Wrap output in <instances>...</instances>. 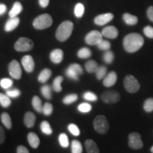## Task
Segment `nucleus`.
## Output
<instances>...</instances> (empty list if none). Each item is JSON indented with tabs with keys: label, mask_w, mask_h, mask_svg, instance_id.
<instances>
[{
	"label": "nucleus",
	"mask_w": 153,
	"mask_h": 153,
	"mask_svg": "<svg viewBox=\"0 0 153 153\" xmlns=\"http://www.w3.org/2000/svg\"><path fill=\"white\" fill-rule=\"evenodd\" d=\"M147 16L150 22H153V6H150L147 10Z\"/></svg>",
	"instance_id": "nucleus-47"
},
{
	"label": "nucleus",
	"mask_w": 153,
	"mask_h": 153,
	"mask_svg": "<svg viewBox=\"0 0 153 153\" xmlns=\"http://www.w3.org/2000/svg\"><path fill=\"white\" fill-rule=\"evenodd\" d=\"M22 64L24 70L27 72H32L35 68V62L33 58L29 55H25L22 59Z\"/></svg>",
	"instance_id": "nucleus-12"
},
{
	"label": "nucleus",
	"mask_w": 153,
	"mask_h": 153,
	"mask_svg": "<svg viewBox=\"0 0 153 153\" xmlns=\"http://www.w3.org/2000/svg\"><path fill=\"white\" fill-rule=\"evenodd\" d=\"M63 81V77L62 76H58L54 79L53 83V89L56 92H60L62 91V88L61 84Z\"/></svg>",
	"instance_id": "nucleus-27"
},
{
	"label": "nucleus",
	"mask_w": 153,
	"mask_h": 153,
	"mask_svg": "<svg viewBox=\"0 0 153 153\" xmlns=\"http://www.w3.org/2000/svg\"><path fill=\"white\" fill-rule=\"evenodd\" d=\"M114 53H113L112 51H109V50H108V51H106V52L104 53V55H103V60H104V62H106V64H111V63L114 61Z\"/></svg>",
	"instance_id": "nucleus-38"
},
{
	"label": "nucleus",
	"mask_w": 153,
	"mask_h": 153,
	"mask_svg": "<svg viewBox=\"0 0 153 153\" xmlns=\"http://www.w3.org/2000/svg\"><path fill=\"white\" fill-rule=\"evenodd\" d=\"M41 94L46 99H52V93H51V87L49 85H44L41 89Z\"/></svg>",
	"instance_id": "nucleus-34"
},
{
	"label": "nucleus",
	"mask_w": 153,
	"mask_h": 153,
	"mask_svg": "<svg viewBox=\"0 0 153 153\" xmlns=\"http://www.w3.org/2000/svg\"><path fill=\"white\" fill-rule=\"evenodd\" d=\"M5 140V132L4 131L3 128L0 126V145H1L4 142Z\"/></svg>",
	"instance_id": "nucleus-49"
},
{
	"label": "nucleus",
	"mask_w": 153,
	"mask_h": 153,
	"mask_svg": "<svg viewBox=\"0 0 153 153\" xmlns=\"http://www.w3.org/2000/svg\"><path fill=\"white\" fill-rule=\"evenodd\" d=\"M123 19L124 22L129 26H134V25L137 24L138 22V19L136 16H134L129 13H125L123 15Z\"/></svg>",
	"instance_id": "nucleus-22"
},
{
	"label": "nucleus",
	"mask_w": 153,
	"mask_h": 153,
	"mask_svg": "<svg viewBox=\"0 0 153 153\" xmlns=\"http://www.w3.org/2000/svg\"><path fill=\"white\" fill-rule=\"evenodd\" d=\"M39 1V4L43 8H45L49 4L50 0H38Z\"/></svg>",
	"instance_id": "nucleus-50"
},
{
	"label": "nucleus",
	"mask_w": 153,
	"mask_h": 153,
	"mask_svg": "<svg viewBox=\"0 0 153 153\" xmlns=\"http://www.w3.org/2000/svg\"><path fill=\"white\" fill-rule=\"evenodd\" d=\"M99 66L97 62L93 60L87 61V62L85 63V69L86 70H87V72H89V73H94V72H96Z\"/></svg>",
	"instance_id": "nucleus-24"
},
{
	"label": "nucleus",
	"mask_w": 153,
	"mask_h": 153,
	"mask_svg": "<svg viewBox=\"0 0 153 153\" xmlns=\"http://www.w3.org/2000/svg\"><path fill=\"white\" fill-rule=\"evenodd\" d=\"M128 146L133 150H139L143 147L141 135L138 133L133 132L128 135Z\"/></svg>",
	"instance_id": "nucleus-8"
},
{
	"label": "nucleus",
	"mask_w": 153,
	"mask_h": 153,
	"mask_svg": "<svg viewBox=\"0 0 153 153\" xmlns=\"http://www.w3.org/2000/svg\"><path fill=\"white\" fill-rule=\"evenodd\" d=\"M106 72H107V68L104 65L99 67L98 69H97V70L95 72L96 76H97V79L100 80V79H104L106 75Z\"/></svg>",
	"instance_id": "nucleus-33"
},
{
	"label": "nucleus",
	"mask_w": 153,
	"mask_h": 153,
	"mask_svg": "<svg viewBox=\"0 0 153 153\" xmlns=\"http://www.w3.org/2000/svg\"><path fill=\"white\" fill-rule=\"evenodd\" d=\"M117 81V74L116 72L112 71L110 72L108 74H106V76L104 77L103 84L105 87H110L114 86Z\"/></svg>",
	"instance_id": "nucleus-16"
},
{
	"label": "nucleus",
	"mask_w": 153,
	"mask_h": 153,
	"mask_svg": "<svg viewBox=\"0 0 153 153\" xmlns=\"http://www.w3.org/2000/svg\"><path fill=\"white\" fill-rule=\"evenodd\" d=\"M99 49L101 50V51H108L111 48V43L109 41H106V40H102L98 45H97Z\"/></svg>",
	"instance_id": "nucleus-42"
},
{
	"label": "nucleus",
	"mask_w": 153,
	"mask_h": 153,
	"mask_svg": "<svg viewBox=\"0 0 153 153\" xmlns=\"http://www.w3.org/2000/svg\"><path fill=\"white\" fill-rule=\"evenodd\" d=\"M68 130L74 136H78L80 134V131L78 126L74 123H71L68 126Z\"/></svg>",
	"instance_id": "nucleus-44"
},
{
	"label": "nucleus",
	"mask_w": 153,
	"mask_h": 153,
	"mask_svg": "<svg viewBox=\"0 0 153 153\" xmlns=\"http://www.w3.org/2000/svg\"><path fill=\"white\" fill-rule=\"evenodd\" d=\"M85 145L87 153H99V149L97 143L92 140H87Z\"/></svg>",
	"instance_id": "nucleus-20"
},
{
	"label": "nucleus",
	"mask_w": 153,
	"mask_h": 153,
	"mask_svg": "<svg viewBox=\"0 0 153 153\" xmlns=\"http://www.w3.org/2000/svg\"><path fill=\"white\" fill-rule=\"evenodd\" d=\"M19 22H20V19L17 16L10 18L6 23L4 26V30L7 32L12 31L13 30H14L19 26Z\"/></svg>",
	"instance_id": "nucleus-17"
},
{
	"label": "nucleus",
	"mask_w": 153,
	"mask_h": 153,
	"mask_svg": "<svg viewBox=\"0 0 153 153\" xmlns=\"http://www.w3.org/2000/svg\"><path fill=\"white\" fill-rule=\"evenodd\" d=\"M22 9H23V7H22V4L20 2H18V1H16V2H15L14 4L13 7L11 8L10 11H9V16H10L11 18L17 16L21 12H22Z\"/></svg>",
	"instance_id": "nucleus-23"
},
{
	"label": "nucleus",
	"mask_w": 153,
	"mask_h": 153,
	"mask_svg": "<svg viewBox=\"0 0 153 153\" xmlns=\"http://www.w3.org/2000/svg\"><path fill=\"white\" fill-rule=\"evenodd\" d=\"M53 24V19L51 15L43 14L40 15L34 19L33 27L37 30H43L49 28Z\"/></svg>",
	"instance_id": "nucleus-3"
},
{
	"label": "nucleus",
	"mask_w": 153,
	"mask_h": 153,
	"mask_svg": "<svg viewBox=\"0 0 153 153\" xmlns=\"http://www.w3.org/2000/svg\"><path fill=\"white\" fill-rule=\"evenodd\" d=\"M74 15L77 18H81L85 14V6L82 3L76 4L75 7H74Z\"/></svg>",
	"instance_id": "nucleus-32"
},
{
	"label": "nucleus",
	"mask_w": 153,
	"mask_h": 153,
	"mask_svg": "<svg viewBox=\"0 0 153 153\" xmlns=\"http://www.w3.org/2000/svg\"><path fill=\"white\" fill-rule=\"evenodd\" d=\"M64 53L61 49H55L50 54V59L55 64H59L62 62Z\"/></svg>",
	"instance_id": "nucleus-15"
},
{
	"label": "nucleus",
	"mask_w": 153,
	"mask_h": 153,
	"mask_svg": "<svg viewBox=\"0 0 153 153\" xmlns=\"http://www.w3.org/2000/svg\"><path fill=\"white\" fill-rule=\"evenodd\" d=\"M144 44V38L140 34L132 33L128 34L123 39V47L126 52L133 53L139 51Z\"/></svg>",
	"instance_id": "nucleus-1"
},
{
	"label": "nucleus",
	"mask_w": 153,
	"mask_h": 153,
	"mask_svg": "<svg viewBox=\"0 0 153 153\" xmlns=\"http://www.w3.org/2000/svg\"><path fill=\"white\" fill-rule=\"evenodd\" d=\"M59 143H60V145L61 146L64 148H68L69 146L70 142H69L68 135H67L65 133H61L60 135H59Z\"/></svg>",
	"instance_id": "nucleus-37"
},
{
	"label": "nucleus",
	"mask_w": 153,
	"mask_h": 153,
	"mask_svg": "<svg viewBox=\"0 0 153 153\" xmlns=\"http://www.w3.org/2000/svg\"><path fill=\"white\" fill-rule=\"evenodd\" d=\"M13 85V81L8 78H4L0 80V86L4 89H8Z\"/></svg>",
	"instance_id": "nucleus-40"
},
{
	"label": "nucleus",
	"mask_w": 153,
	"mask_h": 153,
	"mask_svg": "<svg viewBox=\"0 0 153 153\" xmlns=\"http://www.w3.org/2000/svg\"><path fill=\"white\" fill-rule=\"evenodd\" d=\"M6 94L9 96L11 98H17L21 95V91L18 89H12L7 90L6 91Z\"/></svg>",
	"instance_id": "nucleus-45"
},
{
	"label": "nucleus",
	"mask_w": 153,
	"mask_h": 153,
	"mask_svg": "<svg viewBox=\"0 0 153 153\" xmlns=\"http://www.w3.org/2000/svg\"><path fill=\"white\" fill-rule=\"evenodd\" d=\"M9 73L12 78L19 79L22 77V71L21 65L17 60H12L9 65Z\"/></svg>",
	"instance_id": "nucleus-11"
},
{
	"label": "nucleus",
	"mask_w": 153,
	"mask_h": 153,
	"mask_svg": "<svg viewBox=\"0 0 153 153\" xmlns=\"http://www.w3.org/2000/svg\"><path fill=\"white\" fill-rule=\"evenodd\" d=\"M113 19H114V14L111 13H106V14H100L96 16L94 19V23L95 24L98 25V26H104V25L110 22L111 21H112Z\"/></svg>",
	"instance_id": "nucleus-13"
},
{
	"label": "nucleus",
	"mask_w": 153,
	"mask_h": 153,
	"mask_svg": "<svg viewBox=\"0 0 153 153\" xmlns=\"http://www.w3.org/2000/svg\"><path fill=\"white\" fill-rule=\"evenodd\" d=\"M32 106L36 111L38 113L43 112V105H42L41 99L37 96H34L33 99H32Z\"/></svg>",
	"instance_id": "nucleus-25"
},
{
	"label": "nucleus",
	"mask_w": 153,
	"mask_h": 153,
	"mask_svg": "<svg viewBox=\"0 0 153 153\" xmlns=\"http://www.w3.org/2000/svg\"><path fill=\"white\" fill-rule=\"evenodd\" d=\"M51 75H52V71L50 69L45 68L42 70L41 73L39 74L38 77V80L41 83H45L48 80L50 79Z\"/></svg>",
	"instance_id": "nucleus-21"
},
{
	"label": "nucleus",
	"mask_w": 153,
	"mask_h": 153,
	"mask_svg": "<svg viewBox=\"0 0 153 153\" xmlns=\"http://www.w3.org/2000/svg\"><path fill=\"white\" fill-rule=\"evenodd\" d=\"M72 153H82V145L79 140H74L72 141L71 144Z\"/></svg>",
	"instance_id": "nucleus-30"
},
{
	"label": "nucleus",
	"mask_w": 153,
	"mask_h": 153,
	"mask_svg": "<svg viewBox=\"0 0 153 153\" xmlns=\"http://www.w3.org/2000/svg\"><path fill=\"white\" fill-rule=\"evenodd\" d=\"M91 108H92V106L89 103H81L79 106L77 107V109L79 112L84 113V114H86V113H89L91 111Z\"/></svg>",
	"instance_id": "nucleus-36"
},
{
	"label": "nucleus",
	"mask_w": 153,
	"mask_h": 153,
	"mask_svg": "<svg viewBox=\"0 0 153 153\" xmlns=\"http://www.w3.org/2000/svg\"><path fill=\"white\" fill-rule=\"evenodd\" d=\"M1 123L4 124V126L7 128V129H11L12 127V122L10 116L7 113H2L1 115Z\"/></svg>",
	"instance_id": "nucleus-26"
},
{
	"label": "nucleus",
	"mask_w": 153,
	"mask_h": 153,
	"mask_svg": "<svg viewBox=\"0 0 153 153\" xmlns=\"http://www.w3.org/2000/svg\"><path fill=\"white\" fill-rule=\"evenodd\" d=\"M83 98L85 100L89 101H97V96L94 93L91 92V91H86V92L83 94Z\"/></svg>",
	"instance_id": "nucleus-43"
},
{
	"label": "nucleus",
	"mask_w": 153,
	"mask_h": 153,
	"mask_svg": "<svg viewBox=\"0 0 153 153\" xmlns=\"http://www.w3.org/2000/svg\"><path fill=\"white\" fill-rule=\"evenodd\" d=\"M11 104L10 97L7 94L0 93V104L4 108H8Z\"/></svg>",
	"instance_id": "nucleus-29"
},
{
	"label": "nucleus",
	"mask_w": 153,
	"mask_h": 153,
	"mask_svg": "<svg viewBox=\"0 0 153 153\" xmlns=\"http://www.w3.org/2000/svg\"><path fill=\"white\" fill-rule=\"evenodd\" d=\"M120 99V94L116 91H107L101 95V100L107 104H115Z\"/></svg>",
	"instance_id": "nucleus-10"
},
{
	"label": "nucleus",
	"mask_w": 153,
	"mask_h": 153,
	"mask_svg": "<svg viewBox=\"0 0 153 153\" xmlns=\"http://www.w3.org/2000/svg\"><path fill=\"white\" fill-rule=\"evenodd\" d=\"M101 33L105 38H109V39H114V38L118 37V30L114 26H108L103 28Z\"/></svg>",
	"instance_id": "nucleus-14"
},
{
	"label": "nucleus",
	"mask_w": 153,
	"mask_h": 153,
	"mask_svg": "<svg viewBox=\"0 0 153 153\" xmlns=\"http://www.w3.org/2000/svg\"><path fill=\"white\" fill-rule=\"evenodd\" d=\"M41 130L42 131V133L45 134V135H51L53 133V129L51 128V125L48 122L46 121V120H43V122L41 123Z\"/></svg>",
	"instance_id": "nucleus-28"
},
{
	"label": "nucleus",
	"mask_w": 153,
	"mask_h": 153,
	"mask_svg": "<svg viewBox=\"0 0 153 153\" xmlns=\"http://www.w3.org/2000/svg\"><path fill=\"white\" fill-rule=\"evenodd\" d=\"M17 153H29V151L26 147L23 146V145H19L16 149Z\"/></svg>",
	"instance_id": "nucleus-48"
},
{
	"label": "nucleus",
	"mask_w": 153,
	"mask_h": 153,
	"mask_svg": "<svg viewBox=\"0 0 153 153\" xmlns=\"http://www.w3.org/2000/svg\"><path fill=\"white\" fill-rule=\"evenodd\" d=\"M33 43L28 38H20L14 44V48L19 52H26L33 49Z\"/></svg>",
	"instance_id": "nucleus-7"
},
{
	"label": "nucleus",
	"mask_w": 153,
	"mask_h": 153,
	"mask_svg": "<svg viewBox=\"0 0 153 153\" xmlns=\"http://www.w3.org/2000/svg\"><path fill=\"white\" fill-rule=\"evenodd\" d=\"M125 89L130 93H135L140 89V84L135 76L128 74L125 77L123 81Z\"/></svg>",
	"instance_id": "nucleus-6"
},
{
	"label": "nucleus",
	"mask_w": 153,
	"mask_h": 153,
	"mask_svg": "<svg viewBox=\"0 0 153 153\" xmlns=\"http://www.w3.org/2000/svg\"><path fill=\"white\" fill-rule=\"evenodd\" d=\"M144 34L149 38H153V27L150 26H145L143 29Z\"/></svg>",
	"instance_id": "nucleus-46"
},
{
	"label": "nucleus",
	"mask_w": 153,
	"mask_h": 153,
	"mask_svg": "<svg viewBox=\"0 0 153 153\" xmlns=\"http://www.w3.org/2000/svg\"><path fill=\"white\" fill-rule=\"evenodd\" d=\"M36 117L33 113L30 112V111L26 113V114H25L24 119L25 126H26L27 128H30L33 127L36 123Z\"/></svg>",
	"instance_id": "nucleus-18"
},
{
	"label": "nucleus",
	"mask_w": 153,
	"mask_h": 153,
	"mask_svg": "<svg viewBox=\"0 0 153 153\" xmlns=\"http://www.w3.org/2000/svg\"><path fill=\"white\" fill-rule=\"evenodd\" d=\"M94 128L97 133L99 134H105L109 129V124L106 116L99 115L95 118L94 120Z\"/></svg>",
	"instance_id": "nucleus-4"
},
{
	"label": "nucleus",
	"mask_w": 153,
	"mask_h": 153,
	"mask_svg": "<svg viewBox=\"0 0 153 153\" xmlns=\"http://www.w3.org/2000/svg\"><path fill=\"white\" fill-rule=\"evenodd\" d=\"M53 111V106L51 103H45L43 106V114L45 116H51Z\"/></svg>",
	"instance_id": "nucleus-41"
},
{
	"label": "nucleus",
	"mask_w": 153,
	"mask_h": 153,
	"mask_svg": "<svg viewBox=\"0 0 153 153\" xmlns=\"http://www.w3.org/2000/svg\"><path fill=\"white\" fill-rule=\"evenodd\" d=\"M78 99V96L76 94H68L66 96L64 99H63L62 102L65 104H71L72 103L75 102Z\"/></svg>",
	"instance_id": "nucleus-35"
},
{
	"label": "nucleus",
	"mask_w": 153,
	"mask_h": 153,
	"mask_svg": "<svg viewBox=\"0 0 153 153\" xmlns=\"http://www.w3.org/2000/svg\"><path fill=\"white\" fill-rule=\"evenodd\" d=\"M102 40V33L98 30H91L85 37L86 43L90 45H97Z\"/></svg>",
	"instance_id": "nucleus-9"
},
{
	"label": "nucleus",
	"mask_w": 153,
	"mask_h": 153,
	"mask_svg": "<svg viewBox=\"0 0 153 153\" xmlns=\"http://www.w3.org/2000/svg\"><path fill=\"white\" fill-rule=\"evenodd\" d=\"M150 151H151V152L153 153V146L152 147V148H151V149H150Z\"/></svg>",
	"instance_id": "nucleus-52"
},
{
	"label": "nucleus",
	"mask_w": 153,
	"mask_h": 153,
	"mask_svg": "<svg viewBox=\"0 0 153 153\" xmlns=\"http://www.w3.org/2000/svg\"><path fill=\"white\" fill-rule=\"evenodd\" d=\"M7 11V7L4 4H0V16L3 15Z\"/></svg>",
	"instance_id": "nucleus-51"
},
{
	"label": "nucleus",
	"mask_w": 153,
	"mask_h": 153,
	"mask_svg": "<svg viewBox=\"0 0 153 153\" xmlns=\"http://www.w3.org/2000/svg\"><path fill=\"white\" fill-rule=\"evenodd\" d=\"M91 55V51L88 48H82L77 52V56L81 59L89 58Z\"/></svg>",
	"instance_id": "nucleus-31"
},
{
	"label": "nucleus",
	"mask_w": 153,
	"mask_h": 153,
	"mask_svg": "<svg viewBox=\"0 0 153 153\" xmlns=\"http://www.w3.org/2000/svg\"><path fill=\"white\" fill-rule=\"evenodd\" d=\"M83 73V69L81 65L76 63H72L65 70L66 76L74 81H79V76L82 75Z\"/></svg>",
	"instance_id": "nucleus-5"
},
{
	"label": "nucleus",
	"mask_w": 153,
	"mask_h": 153,
	"mask_svg": "<svg viewBox=\"0 0 153 153\" xmlns=\"http://www.w3.org/2000/svg\"><path fill=\"white\" fill-rule=\"evenodd\" d=\"M72 30H73V23L70 21H65L57 28L55 36L59 41L64 42L70 37Z\"/></svg>",
	"instance_id": "nucleus-2"
},
{
	"label": "nucleus",
	"mask_w": 153,
	"mask_h": 153,
	"mask_svg": "<svg viewBox=\"0 0 153 153\" xmlns=\"http://www.w3.org/2000/svg\"><path fill=\"white\" fill-rule=\"evenodd\" d=\"M143 108L146 112L153 111V98H149L145 101Z\"/></svg>",
	"instance_id": "nucleus-39"
},
{
	"label": "nucleus",
	"mask_w": 153,
	"mask_h": 153,
	"mask_svg": "<svg viewBox=\"0 0 153 153\" xmlns=\"http://www.w3.org/2000/svg\"><path fill=\"white\" fill-rule=\"evenodd\" d=\"M27 139L28 143H29L31 148L34 149L38 148V146L40 145V139L37 135V134L33 133V132H30V133L28 134Z\"/></svg>",
	"instance_id": "nucleus-19"
}]
</instances>
